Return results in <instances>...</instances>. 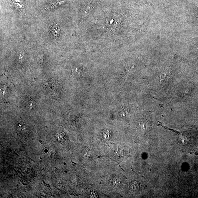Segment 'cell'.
<instances>
[{
	"label": "cell",
	"mask_w": 198,
	"mask_h": 198,
	"mask_svg": "<svg viewBox=\"0 0 198 198\" xmlns=\"http://www.w3.org/2000/svg\"><path fill=\"white\" fill-rule=\"evenodd\" d=\"M53 28V32L54 34V35L56 37H57L58 34H59V29H58V26L56 25L54 26Z\"/></svg>",
	"instance_id": "1"
}]
</instances>
